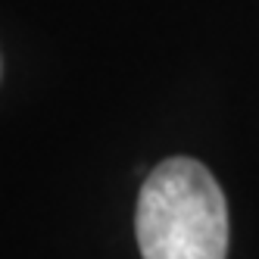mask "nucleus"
<instances>
[{"label":"nucleus","mask_w":259,"mask_h":259,"mask_svg":"<svg viewBox=\"0 0 259 259\" xmlns=\"http://www.w3.org/2000/svg\"><path fill=\"white\" fill-rule=\"evenodd\" d=\"M135 237L141 259H225L228 203L203 162L172 156L138 194Z\"/></svg>","instance_id":"1"}]
</instances>
